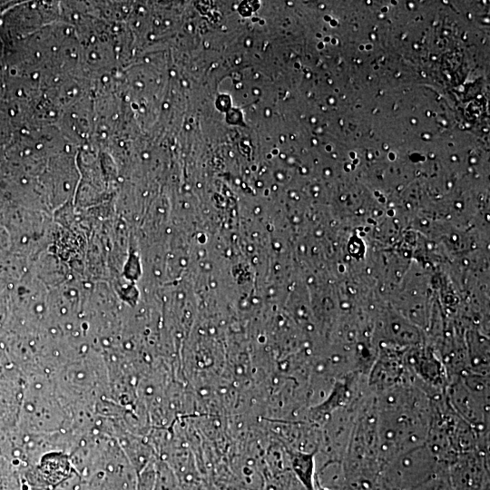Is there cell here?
Instances as JSON below:
<instances>
[{
    "label": "cell",
    "mask_w": 490,
    "mask_h": 490,
    "mask_svg": "<svg viewBox=\"0 0 490 490\" xmlns=\"http://www.w3.org/2000/svg\"><path fill=\"white\" fill-rule=\"evenodd\" d=\"M446 468L424 444L388 461L381 470L380 485L382 490H414Z\"/></svg>",
    "instance_id": "1"
},
{
    "label": "cell",
    "mask_w": 490,
    "mask_h": 490,
    "mask_svg": "<svg viewBox=\"0 0 490 490\" xmlns=\"http://www.w3.org/2000/svg\"><path fill=\"white\" fill-rule=\"evenodd\" d=\"M290 469L306 490H315L316 455L318 452H304L285 448Z\"/></svg>",
    "instance_id": "2"
},
{
    "label": "cell",
    "mask_w": 490,
    "mask_h": 490,
    "mask_svg": "<svg viewBox=\"0 0 490 490\" xmlns=\"http://www.w3.org/2000/svg\"><path fill=\"white\" fill-rule=\"evenodd\" d=\"M315 490H331V489L318 485V487L315 488Z\"/></svg>",
    "instance_id": "3"
}]
</instances>
